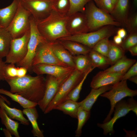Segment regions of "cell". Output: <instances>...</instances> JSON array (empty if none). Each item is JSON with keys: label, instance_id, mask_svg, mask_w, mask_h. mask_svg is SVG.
I'll return each mask as SVG.
<instances>
[{"label": "cell", "instance_id": "obj_43", "mask_svg": "<svg viewBox=\"0 0 137 137\" xmlns=\"http://www.w3.org/2000/svg\"><path fill=\"white\" fill-rule=\"evenodd\" d=\"M5 62L2 60V59H0V80H4V70L6 64ZM1 96L0 94V96Z\"/></svg>", "mask_w": 137, "mask_h": 137}, {"label": "cell", "instance_id": "obj_45", "mask_svg": "<svg viewBox=\"0 0 137 137\" xmlns=\"http://www.w3.org/2000/svg\"><path fill=\"white\" fill-rule=\"evenodd\" d=\"M117 35L122 39L124 38L127 35V32L123 28L119 29L117 32Z\"/></svg>", "mask_w": 137, "mask_h": 137}, {"label": "cell", "instance_id": "obj_20", "mask_svg": "<svg viewBox=\"0 0 137 137\" xmlns=\"http://www.w3.org/2000/svg\"><path fill=\"white\" fill-rule=\"evenodd\" d=\"M19 0H13L8 6L0 9V22L5 28L9 26L13 19L17 10Z\"/></svg>", "mask_w": 137, "mask_h": 137}, {"label": "cell", "instance_id": "obj_40", "mask_svg": "<svg viewBox=\"0 0 137 137\" xmlns=\"http://www.w3.org/2000/svg\"><path fill=\"white\" fill-rule=\"evenodd\" d=\"M137 75V62L136 61L123 75L121 80H126Z\"/></svg>", "mask_w": 137, "mask_h": 137}, {"label": "cell", "instance_id": "obj_22", "mask_svg": "<svg viewBox=\"0 0 137 137\" xmlns=\"http://www.w3.org/2000/svg\"><path fill=\"white\" fill-rule=\"evenodd\" d=\"M58 40L72 56L87 54L91 50L87 46L75 41L63 40Z\"/></svg>", "mask_w": 137, "mask_h": 137}, {"label": "cell", "instance_id": "obj_23", "mask_svg": "<svg viewBox=\"0 0 137 137\" xmlns=\"http://www.w3.org/2000/svg\"><path fill=\"white\" fill-rule=\"evenodd\" d=\"M136 61L135 60L128 58L125 55L104 71L107 72L124 74Z\"/></svg>", "mask_w": 137, "mask_h": 137}, {"label": "cell", "instance_id": "obj_51", "mask_svg": "<svg viewBox=\"0 0 137 137\" xmlns=\"http://www.w3.org/2000/svg\"><path fill=\"white\" fill-rule=\"evenodd\" d=\"M96 3L97 6L98 7H99L100 6V0H93Z\"/></svg>", "mask_w": 137, "mask_h": 137}, {"label": "cell", "instance_id": "obj_8", "mask_svg": "<svg viewBox=\"0 0 137 137\" xmlns=\"http://www.w3.org/2000/svg\"><path fill=\"white\" fill-rule=\"evenodd\" d=\"M30 13L25 8L20 2L16 13L8 27L6 28L13 38L22 36L30 29Z\"/></svg>", "mask_w": 137, "mask_h": 137}, {"label": "cell", "instance_id": "obj_2", "mask_svg": "<svg viewBox=\"0 0 137 137\" xmlns=\"http://www.w3.org/2000/svg\"><path fill=\"white\" fill-rule=\"evenodd\" d=\"M68 16L60 14L53 10L46 17L36 21L37 28L47 41H55L70 36L66 25Z\"/></svg>", "mask_w": 137, "mask_h": 137}, {"label": "cell", "instance_id": "obj_33", "mask_svg": "<svg viewBox=\"0 0 137 137\" xmlns=\"http://www.w3.org/2000/svg\"><path fill=\"white\" fill-rule=\"evenodd\" d=\"M70 7L69 0H52V10L60 14L67 15Z\"/></svg>", "mask_w": 137, "mask_h": 137}, {"label": "cell", "instance_id": "obj_50", "mask_svg": "<svg viewBox=\"0 0 137 137\" xmlns=\"http://www.w3.org/2000/svg\"><path fill=\"white\" fill-rule=\"evenodd\" d=\"M128 80L131 82L137 84V76H135L130 78Z\"/></svg>", "mask_w": 137, "mask_h": 137}, {"label": "cell", "instance_id": "obj_35", "mask_svg": "<svg viewBox=\"0 0 137 137\" xmlns=\"http://www.w3.org/2000/svg\"><path fill=\"white\" fill-rule=\"evenodd\" d=\"M109 37L104 38L98 42L92 49L106 57L111 44L109 40Z\"/></svg>", "mask_w": 137, "mask_h": 137}, {"label": "cell", "instance_id": "obj_30", "mask_svg": "<svg viewBox=\"0 0 137 137\" xmlns=\"http://www.w3.org/2000/svg\"><path fill=\"white\" fill-rule=\"evenodd\" d=\"M93 67L100 68H106L110 63L107 57L92 49L88 54Z\"/></svg>", "mask_w": 137, "mask_h": 137}, {"label": "cell", "instance_id": "obj_44", "mask_svg": "<svg viewBox=\"0 0 137 137\" xmlns=\"http://www.w3.org/2000/svg\"><path fill=\"white\" fill-rule=\"evenodd\" d=\"M28 70L23 67H18L17 77H21L26 75Z\"/></svg>", "mask_w": 137, "mask_h": 137}, {"label": "cell", "instance_id": "obj_31", "mask_svg": "<svg viewBox=\"0 0 137 137\" xmlns=\"http://www.w3.org/2000/svg\"><path fill=\"white\" fill-rule=\"evenodd\" d=\"M125 51L119 45L111 41L110 46L106 57L111 65L113 64L124 56Z\"/></svg>", "mask_w": 137, "mask_h": 137}, {"label": "cell", "instance_id": "obj_53", "mask_svg": "<svg viewBox=\"0 0 137 137\" xmlns=\"http://www.w3.org/2000/svg\"><path fill=\"white\" fill-rule=\"evenodd\" d=\"M117 1V0H112L113 5L114 7L115 5V4H116Z\"/></svg>", "mask_w": 137, "mask_h": 137}, {"label": "cell", "instance_id": "obj_7", "mask_svg": "<svg viewBox=\"0 0 137 137\" xmlns=\"http://www.w3.org/2000/svg\"><path fill=\"white\" fill-rule=\"evenodd\" d=\"M113 26L107 25L98 30L61 38L58 40H70L81 43L92 49L100 40L110 37L114 33Z\"/></svg>", "mask_w": 137, "mask_h": 137}, {"label": "cell", "instance_id": "obj_42", "mask_svg": "<svg viewBox=\"0 0 137 137\" xmlns=\"http://www.w3.org/2000/svg\"><path fill=\"white\" fill-rule=\"evenodd\" d=\"M127 104L128 107L136 114L137 115V102L133 97H130L127 99Z\"/></svg>", "mask_w": 137, "mask_h": 137}, {"label": "cell", "instance_id": "obj_4", "mask_svg": "<svg viewBox=\"0 0 137 137\" xmlns=\"http://www.w3.org/2000/svg\"><path fill=\"white\" fill-rule=\"evenodd\" d=\"M87 72H81L75 68L70 76L61 85L56 95L44 112V113H49L53 110L55 107L65 101L68 95L79 84Z\"/></svg>", "mask_w": 137, "mask_h": 137}, {"label": "cell", "instance_id": "obj_1", "mask_svg": "<svg viewBox=\"0 0 137 137\" xmlns=\"http://www.w3.org/2000/svg\"><path fill=\"white\" fill-rule=\"evenodd\" d=\"M10 86V91L18 94L27 99L38 103L43 98L45 78L41 75L33 76L26 75L5 80Z\"/></svg>", "mask_w": 137, "mask_h": 137}, {"label": "cell", "instance_id": "obj_47", "mask_svg": "<svg viewBox=\"0 0 137 137\" xmlns=\"http://www.w3.org/2000/svg\"><path fill=\"white\" fill-rule=\"evenodd\" d=\"M113 40V42L118 45H120L123 41L122 39L117 35L114 36Z\"/></svg>", "mask_w": 137, "mask_h": 137}, {"label": "cell", "instance_id": "obj_5", "mask_svg": "<svg viewBox=\"0 0 137 137\" xmlns=\"http://www.w3.org/2000/svg\"><path fill=\"white\" fill-rule=\"evenodd\" d=\"M100 95L101 97L108 99L111 105L110 110L103 123L109 121L111 118L116 104L123 98L127 96L133 97L137 95V90H132L128 86L126 80H121L112 85L111 89Z\"/></svg>", "mask_w": 137, "mask_h": 137}, {"label": "cell", "instance_id": "obj_32", "mask_svg": "<svg viewBox=\"0 0 137 137\" xmlns=\"http://www.w3.org/2000/svg\"><path fill=\"white\" fill-rule=\"evenodd\" d=\"M90 116V111H89L82 109L80 107L78 108L77 113L78 119L77 126L75 132V136L79 137L81 135L82 128Z\"/></svg>", "mask_w": 137, "mask_h": 137}, {"label": "cell", "instance_id": "obj_39", "mask_svg": "<svg viewBox=\"0 0 137 137\" xmlns=\"http://www.w3.org/2000/svg\"><path fill=\"white\" fill-rule=\"evenodd\" d=\"M125 26L130 33L136 32L137 14L135 13L128 18Z\"/></svg>", "mask_w": 137, "mask_h": 137}, {"label": "cell", "instance_id": "obj_37", "mask_svg": "<svg viewBox=\"0 0 137 137\" xmlns=\"http://www.w3.org/2000/svg\"><path fill=\"white\" fill-rule=\"evenodd\" d=\"M137 45V33L136 32L130 33L126 36L119 45L125 51L127 50L131 47Z\"/></svg>", "mask_w": 137, "mask_h": 137}, {"label": "cell", "instance_id": "obj_29", "mask_svg": "<svg viewBox=\"0 0 137 137\" xmlns=\"http://www.w3.org/2000/svg\"><path fill=\"white\" fill-rule=\"evenodd\" d=\"M0 94L5 95L11 99L19 103L23 108L25 109L36 107L37 103L29 100L21 95L3 89H0Z\"/></svg>", "mask_w": 137, "mask_h": 137}, {"label": "cell", "instance_id": "obj_16", "mask_svg": "<svg viewBox=\"0 0 137 137\" xmlns=\"http://www.w3.org/2000/svg\"><path fill=\"white\" fill-rule=\"evenodd\" d=\"M123 75L104 71H100L93 78L90 87L92 89H95L107 85H113L121 81Z\"/></svg>", "mask_w": 137, "mask_h": 137}, {"label": "cell", "instance_id": "obj_41", "mask_svg": "<svg viewBox=\"0 0 137 137\" xmlns=\"http://www.w3.org/2000/svg\"><path fill=\"white\" fill-rule=\"evenodd\" d=\"M114 7L112 0H100L99 8L110 13Z\"/></svg>", "mask_w": 137, "mask_h": 137}, {"label": "cell", "instance_id": "obj_3", "mask_svg": "<svg viewBox=\"0 0 137 137\" xmlns=\"http://www.w3.org/2000/svg\"><path fill=\"white\" fill-rule=\"evenodd\" d=\"M84 13L89 32L95 31L101 27L107 25L119 26L122 24L109 13L97 7L93 0L86 5Z\"/></svg>", "mask_w": 137, "mask_h": 137}, {"label": "cell", "instance_id": "obj_10", "mask_svg": "<svg viewBox=\"0 0 137 137\" xmlns=\"http://www.w3.org/2000/svg\"><path fill=\"white\" fill-rule=\"evenodd\" d=\"M36 21L47 16L52 11V0H19Z\"/></svg>", "mask_w": 137, "mask_h": 137}, {"label": "cell", "instance_id": "obj_13", "mask_svg": "<svg viewBox=\"0 0 137 137\" xmlns=\"http://www.w3.org/2000/svg\"><path fill=\"white\" fill-rule=\"evenodd\" d=\"M65 80L47 75L45 78L44 95L42 98L37 103L38 105L43 112H44L56 95L61 85Z\"/></svg>", "mask_w": 137, "mask_h": 137}, {"label": "cell", "instance_id": "obj_9", "mask_svg": "<svg viewBox=\"0 0 137 137\" xmlns=\"http://www.w3.org/2000/svg\"><path fill=\"white\" fill-rule=\"evenodd\" d=\"M30 35V29L22 36L12 39L9 52L6 57L5 62L6 63L16 64L25 58Z\"/></svg>", "mask_w": 137, "mask_h": 137}, {"label": "cell", "instance_id": "obj_24", "mask_svg": "<svg viewBox=\"0 0 137 137\" xmlns=\"http://www.w3.org/2000/svg\"><path fill=\"white\" fill-rule=\"evenodd\" d=\"M22 112L31 123L32 129L31 132L34 137H44L43 132L39 128L37 122L39 115L36 107L24 109Z\"/></svg>", "mask_w": 137, "mask_h": 137}, {"label": "cell", "instance_id": "obj_6", "mask_svg": "<svg viewBox=\"0 0 137 137\" xmlns=\"http://www.w3.org/2000/svg\"><path fill=\"white\" fill-rule=\"evenodd\" d=\"M30 24V35L26 54L21 61L16 64L17 66L24 67L29 71L31 70L32 61L38 46L40 43L47 41L39 32L36 21L31 15Z\"/></svg>", "mask_w": 137, "mask_h": 137}, {"label": "cell", "instance_id": "obj_18", "mask_svg": "<svg viewBox=\"0 0 137 137\" xmlns=\"http://www.w3.org/2000/svg\"><path fill=\"white\" fill-rule=\"evenodd\" d=\"M129 0H117L110 13L116 21L125 25L128 18Z\"/></svg>", "mask_w": 137, "mask_h": 137}, {"label": "cell", "instance_id": "obj_54", "mask_svg": "<svg viewBox=\"0 0 137 137\" xmlns=\"http://www.w3.org/2000/svg\"><path fill=\"white\" fill-rule=\"evenodd\" d=\"M4 28L2 26V25L0 22V28Z\"/></svg>", "mask_w": 137, "mask_h": 137}, {"label": "cell", "instance_id": "obj_21", "mask_svg": "<svg viewBox=\"0 0 137 137\" xmlns=\"http://www.w3.org/2000/svg\"><path fill=\"white\" fill-rule=\"evenodd\" d=\"M5 101L9 102L3 96H0V107L2 108L11 118L19 121L20 123L25 125L29 124V121L24 116L22 111L15 108L9 107Z\"/></svg>", "mask_w": 137, "mask_h": 137}, {"label": "cell", "instance_id": "obj_12", "mask_svg": "<svg viewBox=\"0 0 137 137\" xmlns=\"http://www.w3.org/2000/svg\"><path fill=\"white\" fill-rule=\"evenodd\" d=\"M75 69L69 66L40 64L32 66L31 70L37 75L46 74L53 76L59 79L65 80Z\"/></svg>", "mask_w": 137, "mask_h": 137}, {"label": "cell", "instance_id": "obj_15", "mask_svg": "<svg viewBox=\"0 0 137 137\" xmlns=\"http://www.w3.org/2000/svg\"><path fill=\"white\" fill-rule=\"evenodd\" d=\"M130 109L127 105L125 100H121L115 105L114 107V115L112 118L109 121L103 123H98V127L102 128L103 130V134L107 135L114 134L115 131L113 126L115 123L119 118L125 116L130 111Z\"/></svg>", "mask_w": 137, "mask_h": 137}, {"label": "cell", "instance_id": "obj_26", "mask_svg": "<svg viewBox=\"0 0 137 137\" xmlns=\"http://www.w3.org/2000/svg\"><path fill=\"white\" fill-rule=\"evenodd\" d=\"M12 39L6 28H0V59L6 57L8 54Z\"/></svg>", "mask_w": 137, "mask_h": 137}, {"label": "cell", "instance_id": "obj_19", "mask_svg": "<svg viewBox=\"0 0 137 137\" xmlns=\"http://www.w3.org/2000/svg\"><path fill=\"white\" fill-rule=\"evenodd\" d=\"M112 85L102 87L97 89H92L86 98L79 102L80 107L82 109L89 111L91 110L98 97L104 92L108 91L112 88Z\"/></svg>", "mask_w": 137, "mask_h": 137}, {"label": "cell", "instance_id": "obj_38", "mask_svg": "<svg viewBox=\"0 0 137 137\" xmlns=\"http://www.w3.org/2000/svg\"><path fill=\"white\" fill-rule=\"evenodd\" d=\"M18 67H16L14 64H6L4 70V80L17 77Z\"/></svg>", "mask_w": 137, "mask_h": 137}, {"label": "cell", "instance_id": "obj_27", "mask_svg": "<svg viewBox=\"0 0 137 137\" xmlns=\"http://www.w3.org/2000/svg\"><path fill=\"white\" fill-rule=\"evenodd\" d=\"M75 68L78 71L86 73L93 67L91 62L88 54L73 56Z\"/></svg>", "mask_w": 137, "mask_h": 137}, {"label": "cell", "instance_id": "obj_11", "mask_svg": "<svg viewBox=\"0 0 137 137\" xmlns=\"http://www.w3.org/2000/svg\"><path fill=\"white\" fill-rule=\"evenodd\" d=\"M40 64L57 65L68 66L60 61L54 54L51 42L46 41L38 46L32 62V66Z\"/></svg>", "mask_w": 137, "mask_h": 137}, {"label": "cell", "instance_id": "obj_46", "mask_svg": "<svg viewBox=\"0 0 137 137\" xmlns=\"http://www.w3.org/2000/svg\"><path fill=\"white\" fill-rule=\"evenodd\" d=\"M133 56L137 55V45L130 48L128 50Z\"/></svg>", "mask_w": 137, "mask_h": 137}, {"label": "cell", "instance_id": "obj_36", "mask_svg": "<svg viewBox=\"0 0 137 137\" xmlns=\"http://www.w3.org/2000/svg\"><path fill=\"white\" fill-rule=\"evenodd\" d=\"M94 69L92 68L90 69L86 73L80 83L68 95L65 100H71L77 101L79 98L80 93L84 81L89 73Z\"/></svg>", "mask_w": 137, "mask_h": 137}, {"label": "cell", "instance_id": "obj_52", "mask_svg": "<svg viewBox=\"0 0 137 137\" xmlns=\"http://www.w3.org/2000/svg\"><path fill=\"white\" fill-rule=\"evenodd\" d=\"M133 4L134 6L136 7L137 6V0H133Z\"/></svg>", "mask_w": 137, "mask_h": 137}, {"label": "cell", "instance_id": "obj_34", "mask_svg": "<svg viewBox=\"0 0 137 137\" xmlns=\"http://www.w3.org/2000/svg\"><path fill=\"white\" fill-rule=\"evenodd\" d=\"M69 0L70 7L67 15V16L77 12H84L86 5L89 2L93 0Z\"/></svg>", "mask_w": 137, "mask_h": 137}, {"label": "cell", "instance_id": "obj_28", "mask_svg": "<svg viewBox=\"0 0 137 137\" xmlns=\"http://www.w3.org/2000/svg\"><path fill=\"white\" fill-rule=\"evenodd\" d=\"M0 118L2 123L8 130L12 135L15 137H19L18 131L19 123L12 120L7 114L5 110L0 107Z\"/></svg>", "mask_w": 137, "mask_h": 137}, {"label": "cell", "instance_id": "obj_17", "mask_svg": "<svg viewBox=\"0 0 137 137\" xmlns=\"http://www.w3.org/2000/svg\"><path fill=\"white\" fill-rule=\"evenodd\" d=\"M52 50L57 58L67 66L75 68L73 56L59 42L58 40L50 42Z\"/></svg>", "mask_w": 137, "mask_h": 137}, {"label": "cell", "instance_id": "obj_48", "mask_svg": "<svg viewBox=\"0 0 137 137\" xmlns=\"http://www.w3.org/2000/svg\"><path fill=\"white\" fill-rule=\"evenodd\" d=\"M124 131L126 133L125 135L126 137H136V131H127L125 129H123Z\"/></svg>", "mask_w": 137, "mask_h": 137}, {"label": "cell", "instance_id": "obj_25", "mask_svg": "<svg viewBox=\"0 0 137 137\" xmlns=\"http://www.w3.org/2000/svg\"><path fill=\"white\" fill-rule=\"evenodd\" d=\"M79 107V102L67 100L57 105L53 110H60L72 118H77V112Z\"/></svg>", "mask_w": 137, "mask_h": 137}, {"label": "cell", "instance_id": "obj_49", "mask_svg": "<svg viewBox=\"0 0 137 137\" xmlns=\"http://www.w3.org/2000/svg\"><path fill=\"white\" fill-rule=\"evenodd\" d=\"M4 133V134L6 137H12L11 134L9 131L6 128H3L2 129Z\"/></svg>", "mask_w": 137, "mask_h": 137}, {"label": "cell", "instance_id": "obj_14", "mask_svg": "<svg viewBox=\"0 0 137 137\" xmlns=\"http://www.w3.org/2000/svg\"><path fill=\"white\" fill-rule=\"evenodd\" d=\"M66 27L70 36L89 32L84 12H77L68 16Z\"/></svg>", "mask_w": 137, "mask_h": 137}]
</instances>
